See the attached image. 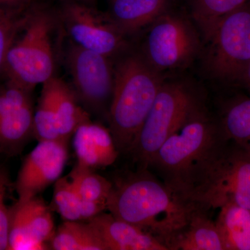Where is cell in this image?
Instances as JSON below:
<instances>
[{"label":"cell","instance_id":"31","mask_svg":"<svg viewBox=\"0 0 250 250\" xmlns=\"http://www.w3.org/2000/svg\"><path fill=\"white\" fill-rule=\"evenodd\" d=\"M65 1H80V2H83V1H92V0H65Z\"/></svg>","mask_w":250,"mask_h":250},{"label":"cell","instance_id":"22","mask_svg":"<svg viewBox=\"0 0 250 250\" xmlns=\"http://www.w3.org/2000/svg\"><path fill=\"white\" fill-rule=\"evenodd\" d=\"M72 187L85 201L106 205L112 182L95 170L76 164L67 175Z\"/></svg>","mask_w":250,"mask_h":250},{"label":"cell","instance_id":"19","mask_svg":"<svg viewBox=\"0 0 250 250\" xmlns=\"http://www.w3.org/2000/svg\"><path fill=\"white\" fill-rule=\"evenodd\" d=\"M50 207L64 221L88 222L106 210L105 204L83 200L72 187L67 176L54 183Z\"/></svg>","mask_w":250,"mask_h":250},{"label":"cell","instance_id":"29","mask_svg":"<svg viewBox=\"0 0 250 250\" xmlns=\"http://www.w3.org/2000/svg\"><path fill=\"white\" fill-rule=\"evenodd\" d=\"M18 11H11V10L4 9V8L0 7V22L4 21L6 18H9L15 12Z\"/></svg>","mask_w":250,"mask_h":250},{"label":"cell","instance_id":"26","mask_svg":"<svg viewBox=\"0 0 250 250\" xmlns=\"http://www.w3.org/2000/svg\"><path fill=\"white\" fill-rule=\"evenodd\" d=\"M15 188L7 167L0 162V250H8L10 207L6 204L9 194Z\"/></svg>","mask_w":250,"mask_h":250},{"label":"cell","instance_id":"20","mask_svg":"<svg viewBox=\"0 0 250 250\" xmlns=\"http://www.w3.org/2000/svg\"><path fill=\"white\" fill-rule=\"evenodd\" d=\"M219 209L215 222L225 250H250V208L228 204Z\"/></svg>","mask_w":250,"mask_h":250},{"label":"cell","instance_id":"30","mask_svg":"<svg viewBox=\"0 0 250 250\" xmlns=\"http://www.w3.org/2000/svg\"><path fill=\"white\" fill-rule=\"evenodd\" d=\"M243 83L246 85V88L249 90L250 94V64L248 70H247L244 79H243Z\"/></svg>","mask_w":250,"mask_h":250},{"label":"cell","instance_id":"18","mask_svg":"<svg viewBox=\"0 0 250 250\" xmlns=\"http://www.w3.org/2000/svg\"><path fill=\"white\" fill-rule=\"evenodd\" d=\"M170 250H225L215 221L205 210L195 209L183 231L175 238Z\"/></svg>","mask_w":250,"mask_h":250},{"label":"cell","instance_id":"13","mask_svg":"<svg viewBox=\"0 0 250 250\" xmlns=\"http://www.w3.org/2000/svg\"><path fill=\"white\" fill-rule=\"evenodd\" d=\"M50 206L41 197L19 202L10 207L8 250H48L55 233Z\"/></svg>","mask_w":250,"mask_h":250},{"label":"cell","instance_id":"4","mask_svg":"<svg viewBox=\"0 0 250 250\" xmlns=\"http://www.w3.org/2000/svg\"><path fill=\"white\" fill-rule=\"evenodd\" d=\"M29 7L22 36L10 47L2 72L8 80L32 91L54 76L52 35L56 19L48 9Z\"/></svg>","mask_w":250,"mask_h":250},{"label":"cell","instance_id":"3","mask_svg":"<svg viewBox=\"0 0 250 250\" xmlns=\"http://www.w3.org/2000/svg\"><path fill=\"white\" fill-rule=\"evenodd\" d=\"M163 83L142 54H130L114 66L108 129L120 154L129 152Z\"/></svg>","mask_w":250,"mask_h":250},{"label":"cell","instance_id":"11","mask_svg":"<svg viewBox=\"0 0 250 250\" xmlns=\"http://www.w3.org/2000/svg\"><path fill=\"white\" fill-rule=\"evenodd\" d=\"M31 92L8 79L0 83V156L18 155L34 138Z\"/></svg>","mask_w":250,"mask_h":250},{"label":"cell","instance_id":"24","mask_svg":"<svg viewBox=\"0 0 250 250\" xmlns=\"http://www.w3.org/2000/svg\"><path fill=\"white\" fill-rule=\"evenodd\" d=\"M34 136L39 142L62 140L57 130L54 94L51 79L42 83L39 105L34 112Z\"/></svg>","mask_w":250,"mask_h":250},{"label":"cell","instance_id":"21","mask_svg":"<svg viewBox=\"0 0 250 250\" xmlns=\"http://www.w3.org/2000/svg\"><path fill=\"white\" fill-rule=\"evenodd\" d=\"M54 250H106L89 222L64 221L49 241Z\"/></svg>","mask_w":250,"mask_h":250},{"label":"cell","instance_id":"16","mask_svg":"<svg viewBox=\"0 0 250 250\" xmlns=\"http://www.w3.org/2000/svg\"><path fill=\"white\" fill-rule=\"evenodd\" d=\"M171 0H111L110 17L126 34L150 25L168 12Z\"/></svg>","mask_w":250,"mask_h":250},{"label":"cell","instance_id":"28","mask_svg":"<svg viewBox=\"0 0 250 250\" xmlns=\"http://www.w3.org/2000/svg\"><path fill=\"white\" fill-rule=\"evenodd\" d=\"M34 0H0V7L11 10V11H22L28 9Z\"/></svg>","mask_w":250,"mask_h":250},{"label":"cell","instance_id":"27","mask_svg":"<svg viewBox=\"0 0 250 250\" xmlns=\"http://www.w3.org/2000/svg\"><path fill=\"white\" fill-rule=\"evenodd\" d=\"M17 11L0 22V73L4 68L10 47L22 30L25 21V14Z\"/></svg>","mask_w":250,"mask_h":250},{"label":"cell","instance_id":"25","mask_svg":"<svg viewBox=\"0 0 250 250\" xmlns=\"http://www.w3.org/2000/svg\"><path fill=\"white\" fill-rule=\"evenodd\" d=\"M192 14L205 36L224 16L250 4V0H190Z\"/></svg>","mask_w":250,"mask_h":250},{"label":"cell","instance_id":"6","mask_svg":"<svg viewBox=\"0 0 250 250\" xmlns=\"http://www.w3.org/2000/svg\"><path fill=\"white\" fill-rule=\"evenodd\" d=\"M202 108L196 94L188 85L179 82H164L130 149L138 167L148 169L166 140Z\"/></svg>","mask_w":250,"mask_h":250},{"label":"cell","instance_id":"12","mask_svg":"<svg viewBox=\"0 0 250 250\" xmlns=\"http://www.w3.org/2000/svg\"><path fill=\"white\" fill-rule=\"evenodd\" d=\"M68 159L67 142L62 140L39 141L23 161L15 190L18 201L37 196L61 178Z\"/></svg>","mask_w":250,"mask_h":250},{"label":"cell","instance_id":"1","mask_svg":"<svg viewBox=\"0 0 250 250\" xmlns=\"http://www.w3.org/2000/svg\"><path fill=\"white\" fill-rule=\"evenodd\" d=\"M106 210L152 235L170 250L194 210L149 169L138 168L112 182Z\"/></svg>","mask_w":250,"mask_h":250},{"label":"cell","instance_id":"14","mask_svg":"<svg viewBox=\"0 0 250 250\" xmlns=\"http://www.w3.org/2000/svg\"><path fill=\"white\" fill-rule=\"evenodd\" d=\"M77 164L95 170L113 165L119 152L110 130L98 123L87 122L73 134Z\"/></svg>","mask_w":250,"mask_h":250},{"label":"cell","instance_id":"17","mask_svg":"<svg viewBox=\"0 0 250 250\" xmlns=\"http://www.w3.org/2000/svg\"><path fill=\"white\" fill-rule=\"evenodd\" d=\"M54 94L56 119L59 137L68 142L81 125L90 121L89 113L81 106L73 90L61 79L51 78Z\"/></svg>","mask_w":250,"mask_h":250},{"label":"cell","instance_id":"10","mask_svg":"<svg viewBox=\"0 0 250 250\" xmlns=\"http://www.w3.org/2000/svg\"><path fill=\"white\" fill-rule=\"evenodd\" d=\"M61 18L72 42L111 58L124 49L125 34L109 15L80 1H67Z\"/></svg>","mask_w":250,"mask_h":250},{"label":"cell","instance_id":"2","mask_svg":"<svg viewBox=\"0 0 250 250\" xmlns=\"http://www.w3.org/2000/svg\"><path fill=\"white\" fill-rule=\"evenodd\" d=\"M177 195L196 209L250 208V145L225 138L195 166Z\"/></svg>","mask_w":250,"mask_h":250},{"label":"cell","instance_id":"8","mask_svg":"<svg viewBox=\"0 0 250 250\" xmlns=\"http://www.w3.org/2000/svg\"><path fill=\"white\" fill-rule=\"evenodd\" d=\"M199 47L198 37L190 23L168 11L149 25L142 54L161 73L187 65Z\"/></svg>","mask_w":250,"mask_h":250},{"label":"cell","instance_id":"23","mask_svg":"<svg viewBox=\"0 0 250 250\" xmlns=\"http://www.w3.org/2000/svg\"><path fill=\"white\" fill-rule=\"evenodd\" d=\"M219 124L227 139L250 145V96L229 104Z\"/></svg>","mask_w":250,"mask_h":250},{"label":"cell","instance_id":"5","mask_svg":"<svg viewBox=\"0 0 250 250\" xmlns=\"http://www.w3.org/2000/svg\"><path fill=\"white\" fill-rule=\"evenodd\" d=\"M225 138L220 124L202 108L166 140L148 169L155 170L177 195L192 169Z\"/></svg>","mask_w":250,"mask_h":250},{"label":"cell","instance_id":"9","mask_svg":"<svg viewBox=\"0 0 250 250\" xmlns=\"http://www.w3.org/2000/svg\"><path fill=\"white\" fill-rule=\"evenodd\" d=\"M66 62L79 103L88 112L108 115L114 85L111 58L72 42Z\"/></svg>","mask_w":250,"mask_h":250},{"label":"cell","instance_id":"15","mask_svg":"<svg viewBox=\"0 0 250 250\" xmlns=\"http://www.w3.org/2000/svg\"><path fill=\"white\" fill-rule=\"evenodd\" d=\"M106 250H169L152 235L119 220L111 213H100L90 220Z\"/></svg>","mask_w":250,"mask_h":250},{"label":"cell","instance_id":"7","mask_svg":"<svg viewBox=\"0 0 250 250\" xmlns=\"http://www.w3.org/2000/svg\"><path fill=\"white\" fill-rule=\"evenodd\" d=\"M207 38L206 64L212 76L243 83L250 64V4L219 20Z\"/></svg>","mask_w":250,"mask_h":250}]
</instances>
